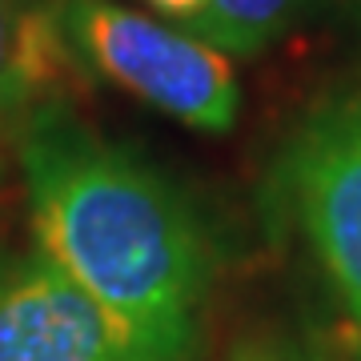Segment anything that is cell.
I'll return each instance as SVG.
<instances>
[{"instance_id": "1", "label": "cell", "mask_w": 361, "mask_h": 361, "mask_svg": "<svg viewBox=\"0 0 361 361\" xmlns=\"http://www.w3.org/2000/svg\"><path fill=\"white\" fill-rule=\"evenodd\" d=\"M20 169L37 245L104 310L185 357L209 249L177 189L56 101L25 121Z\"/></svg>"}, {"instance_id": "2", "label": "cell", "mask_w": 361, "mask_h": 361, "mask_svg": "<svg viewBox=\"0 0 361 361\" xmlns=\"http://www.w3.org/2000/svg\"><path fill=\"white\" fill-rule=\"evenodd\" d=\"M56 32L89 68L201 133L237 121V77L209 40L149 20L113 0H65Z\"/></svg>"}, {"instance_id": "3", "label": "cell", "mask_w": 361, "mask_h": 361, "mask_svg": "<svg viewBox=\"0 0 361 361\" xmlns=\"http://www.w3.org/2000/svg\"><path fill=\"white\" fill-rule=\"evenodd\" d=\"M0 361H173L44 249L0 265Z\"/></svg>"}, {"instance_id": "4", "label": "cell", "mask_w": 361, "mask_h": 361, "mask_svg": "<svg viewBox=\"0 0 361 361\" xmlns=\"http://www.w3.org/2000/svg\"><path fill=\"white\" fill-rule=\"evenodd\" d=\"M285 185L322 265L361 317V92L322 109L301 129L289 145Z\"/></svg>"}, {"instance_id": "5", "label": "cell", "mask_w": 361, "mask_h": 361, "mask_svg": "<svg viewBox=\"0 0 361 361\" xmlns=\"http://www.w3.org/2000/svg\"><path fill=\"white\" fill-rule=\"evenodd\" d=\"M52 77V32L20 0H0V113L25 104Z\"/></svg>"}, {"instance_id": "6", "label": "cell", "mask_w": 361, "mask_h": 361, "mask_svg": "<svg viewBox=\"0 0 361 361\" xmlns=\"http://www.w3.org/2000/svg\"><path fill=\"white\" fill-rule=\"evenodd\" d=\"M297 8L301 0H205L193 28L221 52H257L289 28Z\"/></svg>"}, {"instance_id": "7", "label": "cell", "mask_w": 361, "mask_h": 361, "mask_svg": "<svg viewBox=\"0 0 361 361\" xmlns=\"http://www.w3.org/2000/svg\"><path fill=\"white\" fill-rule=\"evenodd\" d=\"M233 361H305L297 349L289 345H277V341H261V345H245L237 349V357Z\"/></svg>"}, {"instance_id": "8", "label": "cell", "mask_w": 361, "mask_h": 361, "mask_svg": "<svg viewBox=\"0 0 361 361\" xmlns=\"http://www.w3.org/2000/svg\"><path fill=\"white\" fill-rule=\"evenodd\" d=\"M153 4L165 8V13H173V16H189V20L205 8V0H153Z\"/></svg>"}, {"instance_id": "9", "label": "cell", "mask_w": 361, "mask_h": 361, "mask_svg": "<svg viewBox=\"0 0 361 361\" xmlns=\"http://www.w3.org/2000/svg\"><path fill=\"white\" fill-rule=\"evenodd\" d=\"M357 361H361V353H357Z\"/></svg>"}]
</instances>
